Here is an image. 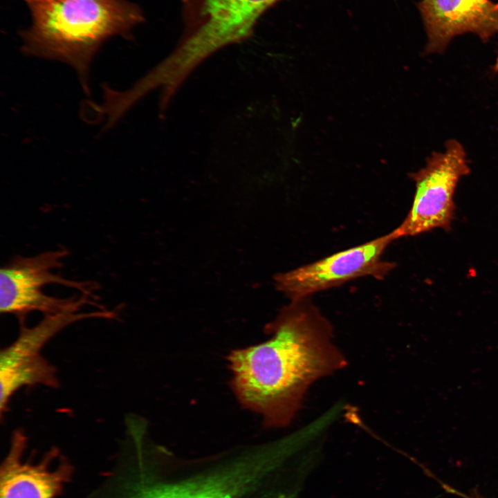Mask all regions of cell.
<instances>
[{
    "instance_id": "cell-11",
    "label": "cell",
    "mask_w": 498,
    "mask_h": 498,
    "mask_svg": "<svg viewBox=\"0 0 498 498\" xmlns=\"http://www.w3.org/2000/svg\"><path fill=\"white\" fill-rule=\"evenodd\" d=\"M29 5L30 7L33 6L36 4L44 2L48 0H24Z\"/></svg>"
},
{
    "instance_id": "cell-5",
    "label": "cell",
    "mask_w": 498,
    "mask_h": 498,
    "mask_svg": "<svg viewBox=\"0 0 498 498\" xmlns=\"http://www.w3.org/2000/svg\"><path fill=\"white\" fill-rule=\"evenodd\" d=\"M470 172L463 147L451 140L443 152L434 153L426 165L412 174L416 190L411 208L392 231L395 239L436 228L448 230L454 214V195L460 178Z\"/></svg>"
},
{
    "instance_id": "cell-2",
    "label": "cell",
    "mask_w": 498,
    "mask_h": 498,
    "mask_svg": "<svg viewBox=\"0 0 498 498\" xmlns=\"http://www.w3.org/2000/svg\"><path fill=\"white\" fill-rule=\"evenodd\" d=\"M30 8L33 21L21 34L23 52L68 64L86 94L101 45L113 35L127 37L143 21L138 7L126 0H48Z\"/></svg>"
},
{
    "instance_id": "cell-12",
    "label": "cell",
    "mask_w": 498,
    "mask_h": 498,
    "mask_svg": "<svg viewBox=\"0 0 498 498\" xmlns=\"http://www.w3.org/2000/svg\"><path fill=\"white\" fill-rule=\"evenodd\" d=\"M496 8L498 9V4L496 5ZM495 70L498 72V55L495 65Z\"/></svg>"
},
{
    "instance_id": "cell-4",
    "label": "cell",
    "mask_w": 498,
    "mask_h": 498,
    "mask_svg": "<svg viewBox=\"0 0 498 498\" xmlns=\"http://www.w3.org/2000/svg\"><path fill=\"white\" fill-rule=\"evenodd\" d=\"M112 311L102 309L91 312L68 311L44 315L36 325L27 327L20 320L17 338L0 353V412L8 411L13 394L24 386L42 385L57 388L59 386L56 368L42 355L44 345L60 331L80 320L116 318Z\"/></svg>"
},
{
    "instance_id": "cell-7",
    "label": "cell",
    "mask_w": 498,
    "mask_h": 498,
    "mask_svg": "<svg viewBox=\"0 0 498 498\" xmlns=\"http://www.w3.org/2000/svg\"><path fill=\"white\" fill-rule=\"evenodd\" d=\"M278 0H206L205 20L171 54L174 66L191 73L218 50L248 37L261 15Z\"/></svg>"
},
{
    "instance_id": "cell-6",
    "label": "cell",
    "mask_w": 498,
    "mask_h": 498,
    "mask_svg": "<svg viewBox=\"0 0 498 498\" xmlns=\"http://www.w3.org/2000/svg\"><path fill=\"white\" fill-rule=\"evenodd\" d=\"M396 239L391 232L362 245L333 254L275 277L276 287L293 299L342 284L365 276L382 278L393 269L382 259Z\"/></svg>"
},
{
    "instance_id": "cell-3",
    "label": "cell",
    "mask_w": 498,
    "mask_h": 498,
    "mask_svg": "<svg viewBox=\"0 0 498 498\" xmlns=\"http://www.w3.org/2000/svg\"><path fill=\"white\" fill-rule=\"evenodd\" d=\"M68 255L65 249L32 257L17 256L0 270V311L20 320L30 312L44 315L80 311L85 305L100 309L93 299V283L70 280L53 273Z\"/></svg>"
},
{
    "instance_id": "cell-1",
    "label": "cell",
    "mask_w": 498,
    "mask_h": 498,
    "mask_svg": "<svg viewBox=\"0 0 498 498\" xmlns=\"http://www.w3.org/2000/svg\"><path fill=\"white\" fill-rule=\"evenodd\" d=\"M270 339L229 356L239 401L260 413L265 425L286 426L310 386L343 368L329 321L308 297L291 300L266 327Z\"/></svg>"
},
{
    "instance_id": "cell-8",
    "label": "cell",
    "mask_w": 498,
    "mask_h": 498,
    "mask_svg": "<svg viewBox=\"0 0 498 498\" xmlns=\"http://www.w3.org/2000/svg\"><path fill=\"white\" fill-rule=\"evenodd\" d=\"M27 438L20 430L12 435L1 466L0 498H55L69 481L72 468L52 449L37 463L24 459Z\"/></svg>"
},
{
    "instance_id": "cell-10",
    "label": "cell",
    "mask_w": 498,
    "mask_h": 498,
    "mask_svg": "<svg viewBox=\"0 0 498 498\" xmlns=\"http://www.w3.org/2000/svg\"><path fill=\"white\" fill-rule=\"evenodd\" d=\"M266 464H242L177 483H124L123 498H246L268 472Z\"/></svg>"
},
{
    "instance_id": "cell-9",
    "label": "cell",
    "mask_w": 498,
    "mask_h": 498,
    "mask_svg": "<svg viewBox=\"0 0 498 498\" xmlns=\"http://www.w3.org/2000/svg\"><path fill=\"white\" fill-rule=\"evenodd\" d=\"M418 7L430 53L442 51L456 35L472 33L486 40L498 28V9L489 0H422Z\"/></svg>"
}]
</instances>
